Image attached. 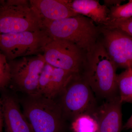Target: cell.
<instances>
[{
	"instance_id": "cell-1",
	"label": "cell",
	"mask_w": 132,
	"mask_h": 132,
	"mask_svg": "<svg viewBox=\"0 0 132 132\" xmlns=\"http://www.w3.org/2000/svg\"><path fill=\"white\" fill-rule=\"evenodd\" d=\"M117 67L102 42H98L86 54V64L82 75L92 91L106 100L118 95Z\"/></svg>"
},
{
	"instance_id": "cell-2",
	"label": "cell",
	"mask_w": 132,
	"mask_h": 132,
	"mask_svg": "<svg viewBox=\"0 0 132 132\" xmlns=\"http://www.w3.org/2000/svg\"><path fill=\"white\" fill-rule=\"evenodd\" d=\"M94 23L79 14L58 20H43L42 29L50 38L70 42L86 54L98 42L101 33L100 28Z\"/></svg>"
},
{
	"instance_id": "cell-3",
	"label": "cell",
	"mask_w": 132,
	"mask_h": 132,
	"mask_svg": "<svg viewBox=\"0 0 132 132\" xmlns=\"http://www.w3.org/2000/svg\"><path fill=\"white\" fill-rule=\"evenodd\" d=\"M22 111L34 132H65L67 121L55 99L36 94L19 98Z\"/></svg>"
},
{
	"instance_id": "cell-4",
	"label": "cell",
	"mask_w": 132,
	"mask_h": 132,
	"mask_svg": "<svg viewBox=\"0 0 132 132\" xmlns=\"http://www.w3.org/2000/svg\"><path fill=\"white\" fill-rule=\"evenodd\" d=\"M55 100L64 119L72 122L80 116L94 117L98 106L94 93L82 75L74 74Z\"/></svg>"
},
{
	"instance_id": "cell-5",
	"label": "cell",
	"mask_w": 132,
	"mask_h": 132,
	"mask_svg": "<svg viewBox=\"0 0 132 132\" xmlns=\"http://www.w3.org/2000/svg\"><path fill=\"white\" fill-rule=\"evenodd\" d=\"M42 30V20L27 0H1L0 34Z\"/></svg>"
},
{
	"instance_id": "cell-6",
	"label": "cell",
	"mask_w": 132,
	"mask_h": 132,
	"mask_svg": "<svg viewBox=\"0 0 132 132\" xmlns=\"http://www.w3.org/2000/svg\"><path fill=\"white\" fill-rule=\"evenodd\" d=\"M51 38L43 29L0 34V52L8 61L42 54L43 48Z\"/></svg>"
},
{
	"instance_id": "cell-7",
	"label": "cell",
	"mask_w": 132,
	"mask_h": 132,
	"mask_svg": "<svg viewBox=\"0 0 132 132\" xmlns=\"http://www.w3.org/2000/svg\"><path fill=\"white\" fill-rule=\"evenodd\" d=\"M11 80L9 88L24 95L38 94V81L45 64L42 54L9 61Z\"/></svg>"
},
{
	"instance_id": "cell-8",
	"label": "cell",
	"mask_w": 132,
	"mask_h": 132,
	"mask_svg": "<svg viewBox=\"0 0 132 132\" xmlns=\"http://www.w3.org/2000/svg\"><path fill=\"white\" fill-rule=\"evenodd\" d=\"M46 63L54 67L82 75L86 64V54L70 42L51 38L42 50Z\"/></svg>"
},
{
	"instance_id": "cell-9",
	"label": "cell",
	"mask_w": 132,
	"mask_h": 132,
	"mask_svg": "<svg viewBox=\"0 0 132 132\" xmlns=\"http://www.w3.org/2000/svg\"><path fill=\"white\" fill-rule=\"evenodd\" d=\"M102 43L117 68L132 69V37L120 29L100 27Z\"/></svg>"
},
{
	"instance_id": "cell-10",
	"label": "cell",
	"mask_w": 132,
	"mask_h": 132,
	"mask_svg": "<svg viewBox=\"0 0 132 132\" xmlns=\"http://www.w3.org/2000/svg\"><path fill=\"white\" fill-rule=\"evenodd\" d=\"M0 93L5 132H34L15 92L7 88L0 90Z\"/></svg>"
},
{
	"instance_id": "cell-11",
	"label": "cell",
	"mask_w": 132,
	"mask_h": 132,
	"mask_svg": "<svg viewBox=\"0 0 132 132\" xmlns=\"http://www.w3.org/2000/svg\"><path fill=\"white\" fill-rule=\"evenodd\" d=\"M122 104L119 95H118L106 100L98 107L94 117L98 124L97 132L121 131Z\"/></svg>"
},
{
	"instance_id": "cell-12",
	"label": "cell",
	"mask_w": 132,
	"mask_h": 132,
	"mask_svg": "<svg viewBox=\"0 0 132 132\" xmlns=\"http://www.w3.org/2000/svg\"><path fill=\"white\" fill-rule=\"evenodd\" d=\"M69 1L29 0L42 20L55 21L78 15L70 7Z\"/></svg>"
},
{
	"instance_id": "cell-13",
	"label": "cell",
	"mask_w": 132,
	"mask_h": 132,
	"mask_svg": "<svg viewBox=\"0 0 132 132\" xmlns=\"http://www.w3.org/2000/svg\"><path fill=\"white\" fill-rule=\"evenodd\" d=\"M70 7L76 13L92 20L94 23L103 25L109 20L110 9L97 0L69 1Z\"/></svg>"
},
{
	"instance_id": "cell-14",
	"label": "cell",
	"mask_w": 132,
	"mask_h": 132,
	"mask_svg": "<svg viewBox=\"0 0 132 132\" xmlns=\"http://www.w3.org/2000/svg\"><path fill=\"white\" fill-rule=\"evenodd\" d=\"M74 74L76 73L54 67L51 83V98H56Z\"/></svg>"
},
{
	"instance_id": "cell-15",
	"label": "cell",
	"mask_w": 132,
	"mask_h": 132,
	"mask_svg": "<svg viewBox=\"0 0 132 132\" xmlns=\"http://www.w3.org/2000/svg\"><path fill=\"white\" fill-rule=\"evenodd\" d=\"M117 84L122 103H132V79L131 69H126L117 75Z\"/></svg>"
},
{
	"instance_id": "cell-16",
	"label": "cell",
	"mask_w": 132,
	"mask_h": 132,
	"mask_svg": "<svg viewBox=\"0 0 132 132\" xmlns=\"http://www.w3.org/2000/svg\"><path fill=\"white\" fill-rule=\"evenodd\" d=\"M53 68V66L46 63L38 81V94L50 98H51V83Z\"/></svg>"
},
{
	"instance_id": "cell-17",
	"label": "cell",
	"mask_w": 132,
	"mask_h": 132,
	"mask_svg": "<svg viewBox=\"0 0 132 132\" xmlns=\"http://www.w3.org/2000/svg\"><path fill=\"white\" fill-rule=\"evenodd\" d=\"M71 122V128L73 132H97L98 131L97 121L91 116H80Z\"/></svg>"
},
{
	"instance_id": "cell-18",
	"label": "cell",
	"mask_w": 132,
	"mask_h": 132,
	"mask_svg": "<svg viewBox=\"0 0 132 132\" xmlns=\"http://www.w3.org/2000/svg\"><path fill=\"white\" fill-rule=\"evenodd\" d=\"M132 17V0L123 5L111 7L110 8L109 20L114 19H127Z\"/></svg>"
},
{
	"instance_id": "cell-19",
	"label": "cell",
	"mask_w": 132,
	"mask_h": 132,
	"mask_svg": "<svg viewBox=\"0 0 132 132\" xmlns=\"http://www.w3.org/2000/svg\"><path fill=\"white\" fill-rule=\"evenodd\" d=\"M11 80L10 68L6 57L0 52V90L9 88Z\"/></svg>"
},
{
	"instance_id": "cell-20",
	"label": "cell",
	"mask_w": 132,
	"mask_h": 132,
	"mask_svg": "<svg viewBox=\"0 0 132 132\" xmlns=\"http://www.w3.org/2000/svg\"><path fill=\"white\" fill-rule=\"evenodd\" d=\"M102 26L107 28L120 29L132 37V17L110 20Z\"/></svg>"
},
{
	"instance_id": "cell-21",
	"label": "cell",
	"mask_w": 132,
	"mask_h": 132,
	"mask_svg": "<svg viewBox=\"0 0 132 132\" xmlns=\"http://www.w3.org/2000/svg\"><path fill=\"white\" fill-rule=\"evenodd\" d=\"M122 1H104V5L108 7V6L111 7L120 5Z\"/></svg>"
},
{
	"instance_id": "cell-22",
	"label": "cell",
	"mask_w": 132,
	"mask_h": 132,
	"mask_svg": "<svg viewBox=\"0 0 132 132\" xmlns=\"http://www.w3.org/2000/svg\"><path fill=\"white\" fill-rule=\"evenodd\" d=\"M123 128L127 130L132 129V114L123 126Z\"/></svg>"
},
{
	"instance_id": "cell-23",
	"label": "cell",
	"mask_w": 132,
	"mask_h": 132,
	"mask_svg": "<svg viewBox=\"0 0 132 132\" xmlns=\"http://www.w3.org/2000/svg\"><path fill=\"white\" fill-rule=\"evenodd\" d=\"M3 119L2 109L0 100V132H3Z\"/></svg>"
},
{
	"instance_id": "cell-24",
	"label": "cell",
	"mask_w": 132,
	"mask_h": 132,
	"mask_svg": "<svg viewBox=\"0 0 132 132\" xmlns=\"http://www.w3.org/2000/svg\"><path fill=\"white\" fill-rule=\"evenodd\" d=\"M131 77H132V69H131Z\"/></svg>"
}]
</instances>
